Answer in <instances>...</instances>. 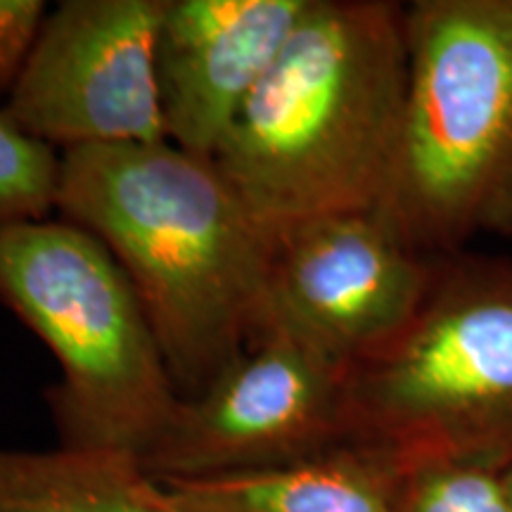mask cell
<instances>
[{"instance_id": "6da1fadb", "label": "cell", "mask_w": 512, "mask_h": 512, "mask_svg": "<svg viewBox=\"0 0 512 512\" xmlns=\"http://www.w3.org/2000/svg\"><path fill=\"white\" fill-rule=\"evenodd\" d=\"M55 211L131 280L178 392L200 394L266 320L275 242L214 159L169 140L62 152Z\"/></svg>"}, {"instance_id": "7a4b0ae2", "label": "cell", "mask_w": 512, "mask_h": 512, "mask_svg": "<svg viewBox=\"0 0 512 512\" xmlns=\"http://www.w3.org/2000/svg\"><path fill=\"white\" fill-rule=\"evenodd\" d=\"M403 5L311 0L214 155L261 226L375 209L406 98Z\"/></svg>"}, {"instance_id": "3957f363", "label": "cell", "mask_w": 512, "mask_h": 512, "mask_svg": "<svg viewBox=\"0 0 512 512\" xmlns=\"http://www.w3.org/2000/svg\"><path fill=\"white\" fill-rule=\"evenodd\" d=\"M401 131L377 209L430 259L512 230V0L403 5Z\"/></svg>"}, {"instance_id": "277c9868", "label": "cell", "mask_w": 512, "mask_h": 512, "mask_svg": "<svg viewBox=\"0 0 512 512\" xmlns=\"http://www.w3.org/2000/svg\"><path fill=\"white\" fill-rule=\"evenodd\" d=\"M0 306L55 356L46 403L60 446L143 460L181 392L110 249L62 216L0 223Z\"/></svg>"}, {"instance_id": "5b68a950", "label": "cell", "mask_w": 512, "mask_h": 512, "mask_svg": "<svg viewBox=\"0 0 512 512\" xmlns=\"http://www.w3.org/2000/svg\"><path fill=\"white\" fill-rule=\"evenodd\" d=\"M349 441L396 472L512 467V261L448 259L411 323L347 373Z\"/></svg>"}, {"instance_id": "8992f818", "label": "cell", "mask_w": 512, "mask_h": 512, "mask_svg": "<svg viewBox=\"0 0 512 512\" xmlns=\"http://www.w3.org/2000/svg\"><path fill=\"white\" fill-rule=\"evenodd\" d=\"M347 373L283 325L264 323L209 387L181 396L140 465L171 484L266 470L347 444Z\"/></svg>"}, {"instance_id": "52a82bcc", "label": "cell", "mask_w": 512, "mask_h": 512, "mask_svg": "<svg viewBox=\"0 0 512 512\" xmlns=\"http://www.w3.org/2000/svg\"><path fill=\"white\" fill-rule=\"evenodd\" d=\"M164 0H64L48 10L5 117L57 152L166 140L155 48Z\"/></svg>"}, {"instance_id": "ba28073f", "label": "cell", "mask_w": 512, "mask_h": 512, "mask_svg": "<svg viewBox=\"0 0 512 512\" xmlns=\"http://www.w3.org/2000/svg\"><path fill=\"white\" fill-rule=\"evenodd\" d=\"M434 271L377 207L320 216L278 235L264 323L351 368L411 323Z\"/></svg>"}, {"instance_id": "9c48e42d", "label": "cell", "mask_w": 512, "mask_h": 512, "mask_svg": "<svg viewBox=\"0 0 512 512\" xmlns=\"http://www.w3.org/2000/svg\"><path fill=\"white\" fill-rule=\"evenodd\" d=\"M311 0H164L155 69L164 136L214 159Z\"/></svg>"}, {"instance_id": "30bf717a", "label": "cell", "mask_w": 512, "mask_h": 512, "mask_svg": "<svg viewBox=\"0 0 512 512\" xmlns=\"http://www.w3.org/2000/svg\"><path fill=\"white\" fill-rule=\"evenodd\" d=\"M162 486L185 512H399L396 470L356 444L266 470Z\"/></svg>"}, {"instance_id": "8fae6325", "label": "cell", "mask_w": 512, "mask_h": 512, "mask_svg": "<svg viewBox=\"0 0 512 512\" xmlns=\"http://www.w3.org/2000/svg\"><path fill=\"white\" fill-rule=\"evenodd\" d=\"M0 512H185L140 460L0 446Z\"/></svg>"}, {"instance_id": "7c38bea8", "label": "cell", "mask_w": 512, "mask_h": 512, "mask_svg": "<svg viewBox=\"0 0 512 512\" xmlns=\"http://www.w3.org/2000/svg\"><path fill=\"white\" fill-rule=\"evenodd\" d=\"M399 512H512L505 472L472 463H425L396 472Z\"/></svg>"}, {"instance_id": "4fadbf2b", "label": "cell", "mask_w": 512, "mask_h": 512, "mask_svg": "<svg viewBox=\"0 0 512 512\" xmlns=\"http://www.w3.org/2000/svg\"><path fill=\"white\" fill-rule=\"evenodd\" d=\"M60 152L0 110V223L46 219L60 190Z\"/></svg>"}, {"instance_id": "5bb4252c", "label": "cell", "mask_w": 512, "mask_h": 512, "mask_svg": "<svg viewBox=\"0 0 512 512\" xmlns=\"http://www.w3.org/2000/svg\"><path fill=\"white\" fill-rule=\"evenodd\" d=\"M48 17L43 0H0V100L17 86Z\"/></svg>"}, {"instance_id": "9a60e30c", "label": "cell", "mask_w": 512, "mask_h": 512, "mask_svg": "<svg viewBox=\"0 0 512 512\" xmlns=\"http://www.w3.org/2000/svg\"><path fill=\"white\" fill-rule=\"evenodd\" d=\"M505 482H508L510 494H512V467H510V470H505Z\"/></svg>"}]
</instances>
